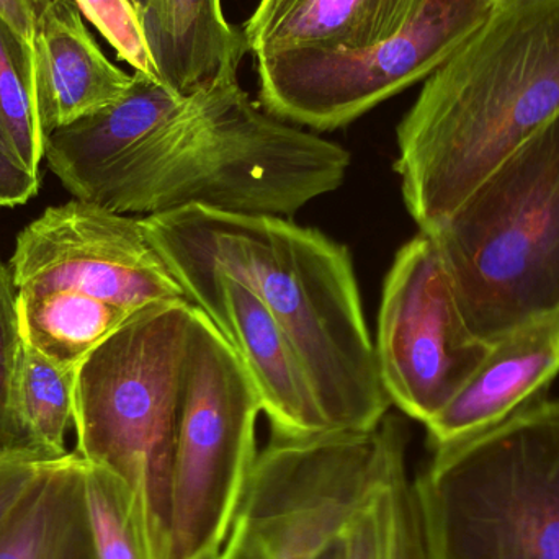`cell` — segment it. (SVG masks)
I'll list each match as a JSON object with an SVG mask.
<instances>
[{
	"label": "cell",
	"instance_id": "1",
	"mask_svg": "<svg viewBox=\"0 0 559 559\" xmlns=\"http://www.w3.org/2000/svg\"><path fill=\"white\" fill-rule=\"evenodd\" d=\"M141 222L164 261L225 272L264 301L292 344L329 430L380 426L393 404L381 383L347 248L280 216L190 206Z\"/></svg>",
	"mask_w": 559,
	"mask_h": 559
},
{
	"label": "cell",
	"instance_id": "2",
	"mask_svg": "<svg viewBox=\"0 0 559 559\" xmlns=\"http://www.w3.org/2000/svg\"><path fill=\"white\" fill-rule=\"evenodd\" d=\"M559 114V0H512L426 79L397 127L407 212L430 233Z\"/></svg>",
	"mask_w": 559,
	"mask_h": 559
},
{
	"label": "cell",
	"instance_id": "3",
	"mask_svg": "<svg viewBox=\"0 0 559 559\" xmlns=\"http://www.w3.org/2000/svg\"><path fill=\"white\" fill-rule=\"evenodd\" d=\"M350 154L262 111L239 82L199 92L79 202L120 215L200 206L293 216L344 183Z\"/></svg>",
	"mask_w": 559,
	"mask_h": 559
},
{
	"label": "cell",
	"instance_id": "4",
	"mask_svg": "<svg viewBox=\"0 0 559 559\" xmlns=\"http://www.w3.org/2000/svg\"><path fill=\"white\" fill-rule=\"evenodd\" d=\"M426 235L479 341L559 319V114Z\"/></svg>",
	"mask_w": 559,
	"mask_h": 559
},
{
	"label": "cell",
	"instance_id": "5",
	"mask_svg": "<svg viewBox=\"0 0 559 559\" xmlns=\"http://www.w3.org/2000/svg\"><path fill=\"white\" fill-rule=\"evenodd\" d=\"M413 483L429 559H559V401L433 449Z\"/></svg>",
	"mask_w": 559,
	"mask_h": 559
},
{
	"label": "cell",
	"instance_id": "6",
	"mask_svg": "<svg viewBox=\"0 0 559 559\" xmlns=\"http://www.w3.org/2000/svg\"><path fill=\"white\" fill-rule=\"evenodd\" d=\"M193 305L150 306L95 348L78 371V455L130 489L156 559H167L180 370Z\"/></svg>",
	"mask_w": 559,
	"mask_h": 559
},
{
	"label": "cell",
	"instance_id": "7",
	"mask_svg": "<svg viewBox=\"0 0 559 559\" xmlns=\"http://www.w3.org/2000/svg\"><path fill=\"white\" fill-rule=\"evenodd\" d=\"M261 400L241 361L193 306L180 370L167 559L225 544L258 459Z\"/></svg>",
	"mask_w": 559,
	"mask_h": 559
},
{
	"label": "cell",
	"instance_id": "8",
	"mask_svg": "<svg viewBox=\"0 0 559 559\" xmlns=\"http://www.w3.org/2000/svg\"><path fill=\"white\" fill-rule=\"evenodd\" d=\"M491 0H424L406 28L365 49L258 59L261 102L283 121L335 130L437 71L489 19Z\"/></svg>",
	"mask_w": 559,
	"mask_h": 559
},
{
	"label": "cell",
	"instance_id": "9",
	"mask_svg": "<svg viewBox=\"0 0 559 559\" xmlns=\"http://www.w3.org/2000/svg\"><path fill=\"white\" fill-rule=\"evenodd\" d=\"M489 350L466 328L439 251L419 233L397 251L378 312L374 355L391 404L426 426Z\"/></svg>",
	"mask_w": 559,
	"mask_h": 559
},
{
	"label": "cell",
	"instance_id": "10",
	"mask_svg": "<svg viewBox=\"0 0 559 559\" xmlns=\"http://www.w3.org/2000/svg\"><path fill=\"white\" fill-rule=\"evenodd\" d=\"M16 293H61L140 312L187 299L141 218L91 203L51 206L16 236Z\"/></svg>",
	"mask_w": 559,
	"mask_h": 559
},
{
	"label": "cell",
	"instance_id": "11",
	"mask_svg": "<svg viewBox=\"0 0 559 559\" xmlns=\"http://www.w3.org/2000/svg\"><path fill=\"white\" fill-rule=\"evenodd\" d=\"M164 262L187 299L215 324L241 361L262 413L271 420L272 433L309 437L328 432L305 370L264 301L225 272L177 259Z\"/></svg>",
	"mask_w": 559,
	"mask_h": 559
},
{
	"label": "cell",
	"instance_id": "12",
	"mask_svg": "<svg viewBox=\"0 0 559 559\" xmlns=\"http://www.w3.org/2000/svg\"><path fill=\"white\" fill-rule=\"evenodd\" d=\"M134 74L102 51L72 0H51L36 25L28 88L43 136L117 104Z\"/></svg>",
	"mask_w": 559,
	"mask_h": 559
},
{
	"label": "cell",
	"instance_id": "13",
	"mask_svg": "<svg viewBox=\"0 0 559 559\" xmlns=\"http://www.w3.org/2000/svg\"><path fill=\"white\" fill-rule=\"evenodd\" d=\"M559 373V319L491 345L449 404L426 424L433 449L478 436L531 404Z\"/></svg>",
	"mask_w": 559,
	"mask_h": 559
},
{
	"label": "cell",
	"instance_id": "14",
	"mask_svg": "<svg viewBox=\"0 0 559 559\" xmlns=\"http://www.w3.org/2000/svg\"><path fill=\"white\" fill-rule=\"evenodd\" d=\"M187 100L159 79L134 72L133 85L117 104L46 138V163L74 200H81L104 174L173 120Z\"/></svg>",
	"mask_w": 559,
	"mask_h": 559
},
{
	"label": "cell",
	"instance_id": "15",
	"mask_svg": "<svg viewBox=\"0 0 559 559\" xmlns=\"http://www.w3.org/2000/svg\"><path fill=\"white\" fill-rule=\"evenodd\" d=\"M424 0H261L246 23L258 59L296 49H365L396 36Z\"/></svg>",
	"mask_w": 559,
	"mask_h": 559
},
{
	"label": "cell",
	"instance_id": "16",
	"mask_svg": "<svg viewBox=\"0 0 559 559\" xmlns=\"http://www.w3.org/2000/svg\"><path fill=\"white\" fill-rule=\"evenodd\" d=\"M141 16L157 78L170 91L192 97L238 81L248 41L226 22L222 0H146Z\"/></svg>",
	"mask_w": 559,
	"mask_h": 559
},
{
	"label": "cell",
	"instance_id": "17",
	"mask_svg": "<svg viewBox=\"0 0 559 559\" xmlns=\"http://www.w3.org/2000/svg\"><path fill=\"white\" fill-rule=\"evenodd\" d=\"M0 559H94L78 453L45 462L0 525Z\"/></svg>",
	"mask_w": 559,
	"mask_h": 559
},
{
	"label": "cell",
	"instance_id": "18",
	"mask_svg": "<svg viewBox=\"0 0 559 559\" xmlns=\"http://www.w3.org/2000/svg\"><path fill=\"white\" fill-rule=\"evenodd\" d=\"M78 371L79 368L51 360L25 341L16 407L29 445L43 459L68 455L66 433L74 426Z\"/></svg>",
	"mask_w": 559,
	"mask_h": 559
},
{
	"label": "cell",
	"instance_id": "19",
	"mask_svg": "<svg viewBox=\"0 0 559 559\" xmlns=\"http://www.w3.org/2000/svg\"><path fill=\"white\" fill-rule=\"evenodd\" d=\"M82 495L94 559H156L128 486L82 459Z\"/></svg>",
	"mask_w": 559,
	"mask_h": 559
},
{
	"label": "cell",
	"instance_id": "20",
	"mask_svg": "<svg viewBox=\"0 0 559 559\" xmlns=\"http://www.w3.org/2000/svg\"><path fill=\"white\" fill-rule=\"evenodd\" d=\"M0 140L29 173L39 176L45 136L26 85L19 51L0 25Z\"/></svg>",
	"mask_w": 559,
	"mask_h": 559
},
{
	"label": "cell",
	"instance_id": "21",
	"mask_svg": "<svg viewBox=\"0 0 559 559\" xmlns=\"http://www.w3.org/2000/svg\"><path fill=\"white\" fill-rule=\"evenodd\" d=\"M23 348L25 337L20 322L15 283L10 267L0 262V456L9 453L38 455L26 439L16 407V383Z\"/></svg>",
	"mask_w": 559,
	"mask_h": 559
},
{
	"label": "cell",
	"instance_id": "22",
	"mask_svg": "<svg viewBox=\"0 0 559 559\" xmlns=\"http://www.w3.org/2000/svg\"><path fill=\"white\" fill-rule=\"evenodd\" d=\"M79 12L115 49L118 59L138 74L157 78L156 66L147 46L143 16L134 0H72Z\"/></svg>",
	"mask_w": 559,
	"mask_h": 559
},
{
	"label": "cell",
	"instance_id": "23",
	"mask_svg": "<svg viewBox=\"0 0 559 559\" xmlns=\"http://www.w3.org/2000/svg\"><path fill=\"white\" fill-rule=\"evenodd\" d=\"M388 496V559H429L417 518L413 483H409L406 475V462L401 463L394 472Z\"/></svg>",
	"mask_w": 559,
	"mask_h": 559
},
{
	"label": "cell",
	"instance_id": "24",
	"mask_svg": "<svg viewBox=\"0 0 559 559\" xmlns=\"http://www.w3.org/2000/svg\"><path fill=\"white\" fill-rule=\"evenodd\" d=\"M401 463H397V466ZM391 478L354 515L345 531L342 532L341 540H338L341 544V558L338 559H388V518H390L388 489H390Z\"/></svg>",
	"mask_w": 559,
	"mask_h": 559
},
{
	"label": "cell",
	"instance_id": "25",
	"mask_svg": "<svg viewBox=\"0 0 559 559\" xmlns=\"http://www.w3.org/2000/svg\"><path fill=\"white\" fill-rule=\"evenodd\" d=\"M51 0H0V25L19 51L20 66L28 85L35 58V33L39 15ZM29 91V88H28Z\"/></svg>",
	"mask_w": 559,
	"mask_h": 559
},
{
	"label": "cell",
	"instance_id": "26",
	"mask_svg": "<svg viewBox=\"0 0 559 559\" xmlns=\"http://www.w3.org/2000/svg\"><path fill=\"white\" fill-rule=\"evenodd\" d=\"M48 460L33 453L0 456V525L19 508Z\"/></svg>",
	"mask_w": 559,
	"mask_h": 559
},
{
	"label": "cell",
	"instance_id": "27",
	"mask_svg": "<svg viewBox=\"0 0 559 559\" xmlns=\"http://www.w3.org/2000/svg\"><path fill=\"white\" fill-rule=\"evenodd\" d=\"M38 189L39 177L25 169L0 140V209L25 205Z\"/></svg>",
	"mask_w": 559,
	"mask_h": 559
},
{
	"label": "cell",
	"instance_id": "28",
	"mask_svg": "<svg viewBox=\"0 0 559 559\" xmlns=\"http://www.w3.org/2000/svg\"><path fill=\"white\" fill-rule=\"evenodd\" d=\"M205 559H283L265 547L251 532L233 522L228 537L218 551Z\"/></svg>",
	"mask_w": 559,
	"mask_h": 559
},
{
	"label": "cell",
	"instance_id": "29",
	"mask_svg": "<svg viewBox=\"0 0 559 559\" xmlns=\"http://www.w3.org/2000/svg\"><path fill=\"white\" fill-rule=\"evenodd\" d=\"M341 540V538H338ZM338 540L335 542L334 545H332L331 548H329L328 551H324V554L321 555V558L319 559H338L341 558V544H338Z\"/></svg>",
	"mask_w": 559,
	"mask_h": 559
},
{
	"label": "cell",
	"instance_id": "30",
	"mask_svg": "<svg viewBox=\"0 0 559 559\" xmlns=\"http://www.w3.org/2000/svg\"><path fill=\"white\" fill-rule=\"evenodd\" d=\"M495 7L506 5V3L512 2V0H491Z\"/></svg>",
	"mask_w": 559,
	"mask_h": 559
},
{
	"label": "cell",
	"instance_id": "31",
	"mask_svg": "<svg viewBox=\"0 0 559 559\" xmlns=\"http://www.w3.org/2000/svg\"><path fill=\"white\" fill-rule=\"evenodd\" d=\"M134 2L138 3V7H140V10H143V7L146 5V0H134Z\"/></svg>",
	"mask_w": 559,
	"mask_h": 559
}]
</instances>
